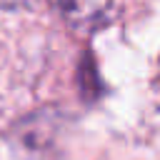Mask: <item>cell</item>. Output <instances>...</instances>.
I'll return each mask as SVG.
<instances>
[{"label": "cell", "mask_w": 160, "mask_h": 160, "mask_svg": "<svg viewBox=\"0 0 160 160\" xmlns=\"http://www.w3.org/2000/svg\"><path fill=\"white\" fill-rule=\"evenodd\" d=\"M55 2L62 18L80 30H92L100 22H105L112 8V0H55Z\"/></svg>", "instance_id": "6da1fadb"}, {"label": "cell", "mask_w": 160, "mask_h": 160, "mask_svg": "<svg viewBox=\"0 0 160 160\" xmlns=\"http://www.w3.org/2000/svg\"><path fill=\"white\" fill-rule=\"evenodd\" d=\"M40 0H0V8L2 10H28V8H35Z\"/></svg>", "instance_id": "7a4b0ae2"}]
</instances>
